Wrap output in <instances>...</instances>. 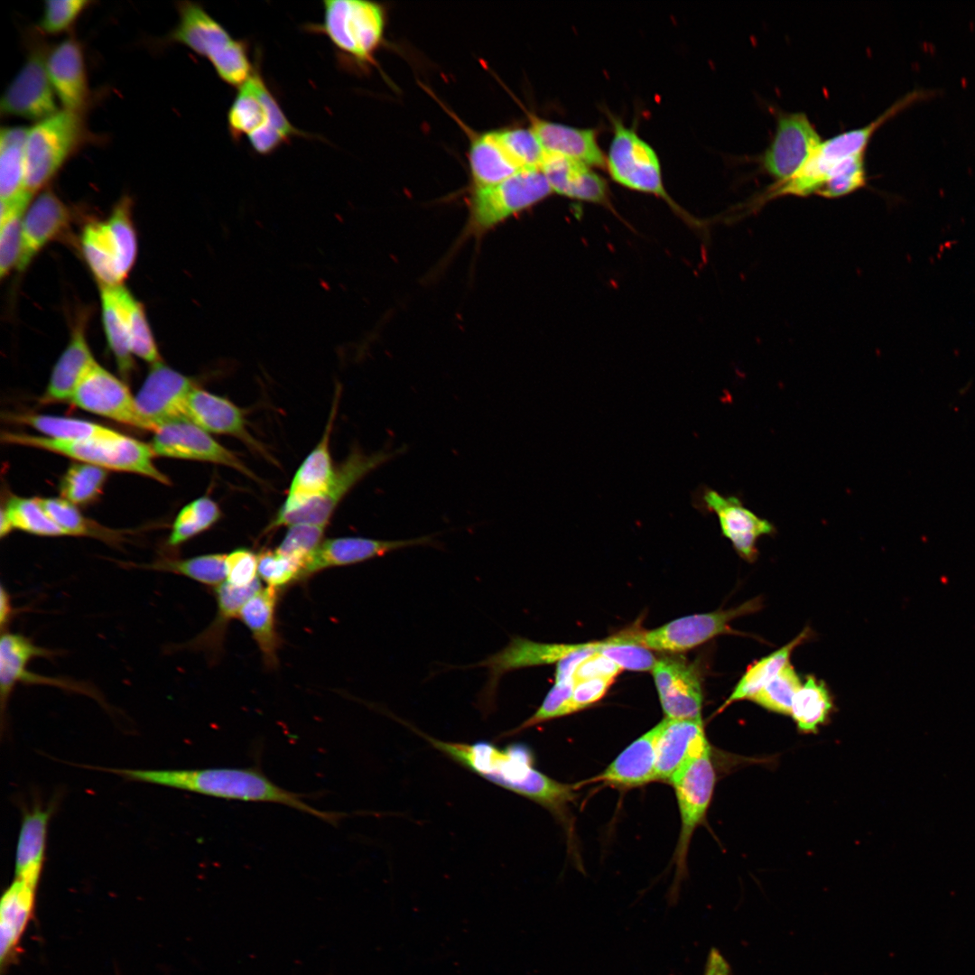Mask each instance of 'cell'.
<instances>
[{"label":"cell","mask_w":975,"mask_h":975,"mask_svg":"<svg viewBox=\"0 0 975 975\" xmlns=\"http://www.w3.org/2000/svg\"><path fill=\"white\" fill-rule=\"evenodd\" d=\"M404 724L460 766L555 813L576 796L574 785L552 779L535 767L534 754L525 744L500 748L488 741H443Z\"/></svg>","instance_id":"cell-1"},{"label":"cell","mask_w":975,"mask_h":975,"mask_svg":"<svg viewBox=\"0 0 975 975\" xmlns=\"http://www.w3.org/2000/svg\"><path fill=\"white\" fill-rule=\"evenodd\" d=\"M125 779L192 792L226 800L270 803L291 807L336 825L345 816L319 810L304 801V795L276 785L255 767H211L200 769L107 768Z\"/></svg>","instance_id":"cell-2"},{"label":"cell","mask_w":975,"mask_h":975,"mask_svg":"<svg viewBox=\"0 0 975 975\" xmlns=\"http://www.w3.org/2000/svg\"><path fill=\"white\" fill-rule=\"evenodd\" d=\"M177 11L178 23L168 40L207 59L226 84L237 88L245 83L255 70L247 43L234 38L198 3L179 2Z\"/></svg>","instance_id":"cell-3"},{"label":"cell","mask_w":975,"mask_h":975,"mask_svg":"<svg viewBox=\"0 0 975 975\" xmlns=\"http://www.w3.org/2000/svg\"><path fill=\"white\" fill-rule=\"evenodd\" d=\"M228 111L230 136L238 142L246 137L253 151L269 155L296 136L310 135L289 121L278 100L264 79L258 63L249 79L237 88Z\"/></svg>","instance_id":"cell-4"},{"label":"cell","mask_w":975,"mask_h":975,"mask_svg":"<svg viewBox=\"0 0 975 975\" xmlns=\"http://www.w3.org/2000/svg\"><path fill=\"white\" fill-rule=\"evenodd\" d=\"M1 439L8 444L48 450L107 470L135 473L162 484L170 483L168 478L154 465L155 455L150 444L118 432L107 437L77 441L9 432H4Z\"/></svg>","instance_id":"cell-5"},{"label":"cell","mask_w":975,"mask_h":975,"mask_svg":"<svg viewBox=\"0 0 975 975\" xmlns=\"http://www.w3.org/2000/svg\"><path fill=\"white\" fill-rule=\"evenodd\" d=\"M933 91L915 88L897 99L874 121L863 127L850 130L822 142L804 166L791 179L776 182L768 189L766 198L782 195L808 196L817 194L831 172L843 161L865 154L876 130L886 121L917 100L932 95Z\"/></svg>","instance_id":"cell-6"},{"label":"cell","mask_w":975,"mask_h":975,"mask_svg":"<svg viewBox=\"0 0 975 975\" xmlns=\"http://www.w3.org/2000/svg\"><path fill=\"white\" fill-rule=\"evenodd\" d=\"M322 8V22L306 29L325 35L340 61L358 67L370 64L384 39V7L363 0H326Z\"/></svg>","instance_id":"cell-7"},{"label":"cell","mask_w":975,"mask_h":975,"mask_svg":"<svg viewBox=\"0 0 975 975\" xmlns=\"http://www.w3.org/2000/svg\"><path fill=\"white\" fill-rule=\"evenodd\" d=\"M83 112L60 109L28 128L25 142V188L42 190L66 161L84 144Z\"/></svg>","instance_id":"cell-8"},{"label":"cell","mask_w":975,"mask_h":975,"mask_svg":"<svg viewBox=\"0 0 975 975\" xmlns=\"http://www.w3.org/2000/svg\"><path fill=\"white\" fill-rule=\"evenodd\" d=\"M552 193L541 169L522 170L497 184L473 189L464 234L478 238Z\"/></svg>","instance_id":"cell-9"},{"label":"cell","mask_w":975,"mask_h":975,"mask_svg":"<svg viewBox=\"0 0 975 975\" xmlns=\"http://www.w3.org/2000/svg\"><path fill=\"white\" fill-rule=\"evenodd\" d=\"M610 118L613 136L606 155V167L611 178L623 187L664 200L686 221L691 220L692 217L666 191L660 161L654 148L620 119Z\"/></svg>","instance_id":"cell-10"},{"label":"cell","mask_w":975,"mask_h":975,"mask_svg":"<svg viewBox=\"0 0 975 975\" xmlns=\"http://www.w3.org/2000/svg\"><path fill=\"white\" fill-rule=\"evenodd\" d=\"M404 449L380 450L366 453L360 448H353L348 457L335 470L330 488L324 494L286 511L279 510L266 527L270 532L281 526L314 525L327 526L332 514L344 497L368 473L403 453Z\"/></svg>","instance_id":"cell-11"},{"label":"cell","mask_w":975,"mask_h":975,"mask_svg":"<svg viewBox=\"0 0 975 975\" xmlns=\"http://www.w3.org/2000/svg\"><path fill=\"white\" fill-rule=\"evenodd\" d=\"M761 599H750L737 608L710 613L694 614L674 619L649 631L627 630L622 636L649 650L681 652L696 647L722 634H736L730 622L757 611Z\"/></svg>","instance_id":"cell-12"},{"label":"cell","mask_w":975,"mask_h":975,"mask_svg":"<svg viewBox=\"0 0 975 975\" xmlns=\"http://www.w3.org/2000/svg\"><path fill=\"white\" fill-rule=\"evenodd\" d=\"M34 35L29 39L27 57L4 92L0 110L5 116L39 122L60 109L47 71L48 45Z\"/></svg>","instance_id":"cell-13"},{"label":"cell","mask_w":975,"mask_h":975,"mask_svg":"<svg viewBox=\"0 0 975 975\" xmlns=\"http://www.w3.org/2000/svg\"><path fill=\"white\" fill-rule=\"evenodd\" d=\"M89 413L135 428L155 432L127 385L95 362L80 380L70 401Z\"/></svg>","instance_id":"cell-14"},{"label":"cell","mask_w":975,"mask_h":975,"mask_svg":"<svg viewBox=\"0 0 975 975\" xmlns=\"http://www.w3.org/2000/svg\"><path fill=\"white\" fill-rule=\"evenodd\" d=\"M715 782L716 774L710 752L685 765L669 782L675 792L681 818V830L674 859L677 875L682 874L685 870L692 836L705 818Z\"/></svg>","instance_id":"cell-15"},{"label":"cell","mask_w":975,"mask_h":975,"mask_svg":"<svg viewBox=\"0 0 975 975\" xmlns=\"http://www.w3.org/2000/svg\"><path fill=\"white\" fill-rule=\"evenodd\" d=\"M822 142L804 113L778 112L774 136L760 157V164L776 182L787 181L804 166Z\"/></svg>","instance_id":"cell-16"},{"label":"cell","mask_w":975,"mask_h":975,"mask_svg":"<svg viewBox=\"0 0 975 975\" xmlns=\"http://www.w3.org/2000/svg\"><path fill=\"white\" fill-rule=\"evenodd\" d=\"M150 444L155 456L211 462L229 467L259 481L257 476L232 450L190 421L166 423L153 432Z\"/></svg>","instance_id":"cell-17"},{"label":"cell","mask_w":975,"mask_h":975,"mask_svg":"<svg viewBox=\"0 0 975 975\" xmlns=\"http://www.w3.org/2000/svg\"><path fill=\"white\" fill-rule=\"evenodd\" d=\"M197 385L191 378L162 362L152 367L135 396L142 413L157 428L188 420V403Z\"/></svg>","instance_id":"cell-18"},{"label":"cell","mask_w":975,"mask_h":975,"mask_svg":"<svg viewBox=\"0 0 975 975\" xmlns=\"http://www.w3.org/2000/svg\"><path fill=\"white\" fill-rule=\"evenodd\" d=\"M696 506L702 511L716 514L722 534L731 542L737 552L748 561H754L757 556V539L775 533L772 523L745 507L737 497H725L710 488H704L699 493Z\"/></svg>","instance_id":"cell-19"},{"label":"cell","mask_w":975,"mask_h":975,"mask_svg":"<svg viewBox=\"0 0 975 975\" xmlns=\"http://www.w3.org/2000/svg\"><path fill=\"white\" fill-rule=\"evenodd\" d=\"M652 673L666 718L701 720V679L693 664L678 657H663L656 660Z\"/></svg>","instance_id":"cell-20"},{"label":"cell","mask_w":975,"mask_h":975,"mask_svg":"<svg viewBox=\"0 0 975 975\" xmlns=\"http://www.w3.org/2000/svg\"><path fill=\"white\" fill-rule=\"evenodd\" d=\"M433 543L432 535L404 540H378L359 536L326 539L305 563L301 581L330 568L353 565L403 548Z\"/></svg>","instance_id":"cell-21"},{"label":"cell","mask_w":975,"mask_h":975,"mask_svg":"<svg viewBox=\"0 0 975 975\" xmlns=\"http://www.w3.org/2000/svg\"><path fill=\"white\" fill-rule=\"evenodd\" d=\"M710 752L702 720L665 718L656 741V781L670 782L685 765Z\"/></svg>","instance_id":"cell-22"},{"label":"cell","mask_w":975,"mask_h":975,"mask_svg":"<svg viewBox=\"0 0 975 975\" xmlns=\"http://www.w3.org/2000/svg\"><path fill=\"white\" fill-rule=\"evenodd\" d=\"M47 71L62 109L83 112L89 100V88L84 53L74 37L50 48Z\"/></svg>","instance_id":"cell-23"},{"label":"cell","mask_w":975,"mask_h":975,"mask_svg":"<svg viewBox=\"0 0 975 975\" xmlns=\"http://www.w3.org/2000/svg\"><path fill=\"white\" fill-rule=\"evenodd\" d=\"M70 217L66 204L51 190H42L32 200L22 221L19 271L25 269L43 246L68 228Z\"/></svg>","instance_id":"cell-24"},{"label":"cell","mask_w":975,"mask_h":975,"mask_svg":"<svg viewBox=\"0 0 975 975\" xmlns=\"http://www.w3.org/2000/svg\"><path fill=\"white\" fill-rule=\"evenodd\" d=\"M188 419L206 431L236 437L255 451H266L249 432L244 412L227 398L196 386L189 398Z\"/></svg>","instance_id":"cell-25"},{"label":"cell","mask_w":975,"mask_h":975,"mask_svg":"<svg viewBox=\"0 0 975 975\" xmlns=\"http://www.w3.org/2000/svg\"><path fill=\"white\" fill-rule=\"evenodd\" d=\"M578 646L579 644L539 643L514 636L501 651L471 666L488 668L490 676L485 697L490 705L489 700L495 694L502 674L524 667L557 664Z\"/></svg>","instance_id":"cell-26"},{"label":"cell","mask_w":975,"mask_h":975,"mask_svg":"<svg viewBox=\"0 0 975 975\" xmlns=\"http://www.w3.org/2000/svg\"><path fill=\"white\" fill-rule=\"evenodd\" d=\"M338 405L339 396H336L322 437L295 472L287 497L279 510L292 509L320 496L332 484L336 469L332 466L330 441Z\"/></svg>","instance_id":"cell-27"},{"label":"cell","mask_w":975,"mask_h":975,"mask_svg":"<svg viewBox=\"0 0 975 975\" xmlns=\"http://www.w3.org/2000/svg\"><path fill=\"white\" fill-rule=\"evenodd\" d=\"M530 127L547 154L562 156L590 167L606 166V155L594 129L552 122L534 115L530 116Z\"/></svg>","instance_id":"cell-28"},{"label":"cell","mask_w":975,"mask_h":975,"mask_svg":"<svg viewBox=\"0 0 975 975\" xmlns=\"http://www.w3.org/2000/svg\"><path fill=\"white\" fill-rule=\"evenodd\" d=\"M541 171L552 192L572 200L610 206L608 184L592 167L546 153Z\"/></svg>","instance_id":"cell-29"},{"label":"cell","mask_w":975,"mask_h":975,"mask_svg":"<svg viewBox=\"0 0 975 975\" xmlns=\"http://www.w3.org/2000/svg\"><path fill=\"white\" fill-rule=\"evenodd\" d=\"M87 318L86 314L78 317L70 339L52 369L42 404L70 403L80 380L96 362L87 340Z\"/></svg>","instance_id":"cell-30"},{"label":"cell","mask_w":975,"mask_h":975,"mask_svg":"<svg viewBox=\"0 0 975 975\" xmlns=\"http://www.w3.org/2000/svg\"><path fill=\"white\" fill-rule=\"evenodd\" d=\"M660 723L627 746L594 782L618 788H633L656 781V741Z\"/></svg>","instance_id":"cell-31"},{"label":"cell","mask_w":975,"mask_h":975,"mask_svg":"<svg viewBox=\"0 0 975 975\" xmlns=\"http://www.w3.org/2000/svg\"><path fill=\"white\" fill-rule=\"evenodd\" d=\"M52 807L35 803L23 812L15 851V878L37 888L43 869Z\"/></svg>","instance_id":"cell-32"},{"label":"cell","mask_w":975,"mask_h":975,"mask_svg":"<svg viewBox=\"0 0 975 975\" xmlns=\"http://www.w3.org/2000/svg\"><path fill=\"white\" fill-rule=\"evenodd\" d=\"M279 590L262 588L240 608L237 618L247 627L261 653L265 665L274 669L278 665L281 636L276 627V607Z\"/></svg>","instance_id":"cell-33"},{"label":"cell","mask_w":975,"mask_h":975,"mask_svg":"<svg viewBox=\"0 0 975 975\" xmlns=\"http://www.w3.org/2000/svg\"><path fill=\"white\" fill-rule=\"evenodd\" d=\"M261 589L259 579L248 587H234L224 581L214 588L217 601L215 618L206 629L185 644L183 647L201 651L210 660L216 661L222 653L229 622L237 618L242 606Z\"/></svg>","instance_id":"cell-34"},{"label":"cell","mask_w":975,"mask_h":975,"mask_svg":"<svg viewBox=\"0 0 975 975\" xmlns=\"http://www.w3.org/2000/svg\"><path fill=\"white\" fill-rule=\"evenodd\" d=\"M37 888L14 878L0 902V961L2 966L14 951L34 910Z\"/></svg>","instance_id":"cell-35"},{"label":"cell","mask_w":975,"mask_h":975,"mask_svg":"<svg viewBox=\"0 0 975 975\" xmlns=\"http://www.w3.org/2000/svg\"><path fill=\"white\" fill-rule=\"evenodd\" d=\"M80 245L85 260L100 286L122 284L125 278L106 220L88 223L82 231Z\"/></svg>","instance_id":"cell-36"},{"label":"cell","mask_w":975,"mask_h":975,"mask_svg":"<svg viewBox=\"0 0 975 975\" xmlns=\"http://www.w3.org/2000/svg\"><path fill=\"white\" fill-rule=\"evenodd\" d=\"M469 162L473 189L497 184L522 171L504 152L493 131L471 139Z\"/></svg>","instance_id":"cell-37"},{"label":"cell","mask_w":975,"mask_h":975,"mask_svg":"<svg viewBox=\"0 0 975 975\" xmlns=\"http://www.w3.org/2000/svg\"><path fill=\"white\" fill-rule=\"evenodd\" d=\"M55 652L36 645L20 633L4 631L0 640V701L2 718L14 690L16 678L29 663L38 657H51Z\"/></svg>","instance_id":"cell-38"},{"label":"cell","mask_w":975,"mask_h":975,"mask_svg":"<svg viewBox=\"0 0 975 975\" xmlns=\"http://www.w3.org/2000/svg\"><path fill=\"white\" fill-rule=\"evenodd\" d=\"M28 128L6 126L0 134V196L8 200L26 190L25 142Z\"/></svg>","instance_id":"cell-39"},{"label":"cell","mask_w":975,"mask_h":975,"mask_svg":"<svg viewBox=\"0 0 975 975\" xmlns=\"http://www.w3.org/2000/svg\"><path fill=\"white\" fill-rule=\"evenodd\" d=\"M226 555L209 553L189 558L162 557L152 562L131 565L148 571L183 576L200 584L216 588L226 580Z\"/></svg>","instance_id":"cell-40"},{"label":"cell","mask_w":975,"mask_h":975,"mask_svg":"<svg viewBox=\"0 0 975 975\" xmlns=\"http://www.w3.org/2000/svg\"><path fill=\"white\" fill-rule=\"evenodd\" d=\"M33 194L24 190L14 198L1 200L0 275L5 277L18 265L22 248V221Z\"/></svg>","instance_id":"cell-41"},{"label":"cell","mask_w":975,"mask_h":975,"mask_svg":"<svg viewBox=\"0 0 975 975\" xmlns=\"http://www.w3.org/2000/svg\"><path fill=\"white\" fill-rule=\"evenodd\" d=\"M128 332L133 355L154 365L162 362L144 305L123 284L113 286Z\"/></svg>","instance_id":"cell-42"},{"label":"cell","mask_w":975,"mask_h":975,"mask_svg":"<svg viewBox=\"0 0 975 975\" xmlns=\"http://www.w3.org/2000/svg\"><path fill=\"white\" fill-rule=\"evenodd\" d=\"M807 629L788 644L761 658L748 667L735 686L720 710L732 702L751 700L763 687L774 679L789 663L793 650L807 637Z\"/></svg>","instance_id":"cell-43"},{"label":"cell","mask_w":975,"mask_h":975,"mask_svg":"<svg viewBox=\"0 0 975 975\" xmlns=\"http://www.w3.org/2000/svg\"><path fill=\"white\" fill-rule=\"evenodd\" d=\"M13 419L32 427L45 437L60 441H84L117 432L103 425L75 418L25 413L14 415Z\"/></svg>","instance_id":"cell-44"},{"label":"cell","mask_w":975,"mask_h":975,"mask_svg":"<svg viewBox=\"0 0 975 975\" xmlns=\"http://www.w3.org/2000/svg\"><path fill=\"white\" fill-rule=\"evenodd\" d=\"M102 321L108 343L120 373L127 376L134 368L133 352L125 320L113 286H100Z\"/></svg>","instance_id":"cell-45"},{"label":"cell","mask_w":975,"mask_h":975,"mask_svg":"<svg viewBox=\"0 0 975 975\" xmlns=\"http://www.w3.org/2000/svg\"><path fill=\"white\" fill-rule=\"evenodd\" d=\"M36 498L65 536H89L109 543L120 541L121 534L88 520L79 512L78 506L68 500L62 497Z\"/></svg>","instance_id":"cell-46"},{"label":"cell","mask_w":975,"mask_h":975,"mask_svg":"<svg viewBox=\"0 0 975 975\" xmlns=\"http://www.w3.org/2000/svg\"><path fill=\"white\" fill-rule=\"evenodd\" d=\"M831 707V696L824 683L810 676L795 693L790 715L800 731L816 732Z\"/></svg>","instance_id":"cell-47"},{"label":"cell","mask_w":975,"mask_h":975,"mask_svg":"<svg viewBox=\"0 0 975 975\" xmlns=\"http://www.w3.org/2000/svg\"><path fill=\"white\" fill-rule=\"evenodd\" d=\"M218 505L209 497H199L186 505L177 515L167 544L178 547L209 530L221 517Z\"/></svg>","instance_id":"cell-48"},{"label":"cell","mask_w":975,"mask_h":975,"mask_svg":"<svg viewBox=\"0 0 975 975\" xmlns=\"http://www.w3.org/2000/svg\"><path fill=\"white\" fill-rule=\"evenodd\" d=\"M107 475V469L100 467L83 462L73 463L60 481V494L76 506L88 504L100 495Z\"/></svg>","instance_id":"cell-49"},{"label":"cell","mask_w":975,"mask_h":975,"mask_svg":"<svg viewBox=\"0 0 975 975\" xmlns=\"http://www.w3.org/2000/svg\"><path fill=\"white\" fill-rule=\"evenodd\" d=\"M106 222L117 251L122 275L125 279L137 255V237L132 218L131 199L127 196L122 197Z\"/></svg>","instance_id":"cell-50"},{"label":"cell","mask_w":975,"mask_h":975,"mask_svg":"<svg viewBox=\"0 0 975 975\" xmlns=\"http://www.w3.org/2000/svg\"><path fill=\"white\" fill-rule=\"evenodd\" d=\"M2 510L8 517L13 530L17 529L40 536H65L37 498L12 497Z\"/></svg>","instance_id":"cell-51"},{"label":"cell","mask_w":975,"mask_h":975,"mask_svg":"<svg viewBox=\"0 0 975 975\" xmlns=\"http://www.w3.org/2000/svg\"><path fill=\"white\" fill-rule=\"evenodd\" d=\"M509 159L520 170L541 169L546 153L529 126L493 131Z\"/></svg>","instance_id":"cell-52"},{"label":"cell","mask_w":975,"mask_h":975,"mask_svg":"<svg viewBox=\"0 0 975 975\" xmlns=\"http://www.w3.org/2000/svg\"><path fill=\"white\" fill-rule=\"evenodd\" d=\"M801 686L798 674L788 663L751 701L771 711L790 714L794 697Z\"/></svg>","instance_id":"cell-53"},{"label":"cell","mask_w":975,"mask_h":975,"mask_svg":"<svg viewBox=\"0 0 975 975\" xmlns=\"http://www.w3.org/2000/svg\"><path fill=\"white\" fill-rule=\"evenodd\" d=\"M616 663L622 670H653L656 659L649 649L626 640L620 634L599 641L597 650Z\"/></svg>","instance_id":"cell-54"},{"label":"cell","mask_w":975,"mask_h":975,"mask_svg":"<svg viewBox=\"0 0 975 975\" xmlns=\"http://www.w3.org/2000/svg\"><path fill=\"white\" fill-rule=\"evenodd\" d=\"M303 565L276 550H265L258 554V575L268 587L281 590L301 581Z\"/></svg>","instance_id":"cell-55"},{"label":"cell","mask_w":975,"mask_h":975,"mask_svg":"<svg viewBox=\"0 0 975 975\" xmlns=\"http://www.w3.org/2000/svg\"><path fill=\"white\" fill-rule=\"evenodd\" d=\"M864 155L852 156L840 162L817 194L829 199L839 198L864 187L867 182Z\"/></svg>","instance_id":"cell-56"},{"label":"cell","mask_w":975,"mask_h":975,"mask_svg":"<svg viewBox=\"0 0 975 975\" xmlns=\"http://www.w3.org/2000/svg\"><path fill=\"white\" fill-rule=\"evenodd\" d=\"M325 529V526L314 525L290 526L275 550L301 562L304 568L311 555L322 543Z\"/></svg>","instance_id":"cell-57"},{"label":"cell","mask_w":975,"mask_h":975,"mask_svg":"<svg viewBox=\"0 0 975 975\" xmlns=\"http://www.w3.org/2000/svg\"><path fill=\"white\" fill-rule=\"evenodd\" d=\"M91 3L88 0L46 1L37 30L42 34L62 33L72 27Z\"/></svg>","instance_id":"cell-58"},{"label":"cell","mask_w":975,"mask_h":975,"mask_svg":"<svg viewBox=\"0 0 975 975\" xmlns=\"http://www.w3.org/2000/svg\"><path fill=\"white\" fill-rule=\"evenodd\" d=\"M258 555L252 550L237 548L226 555V582L234 587H248L258 580Z\"/></svg>","instance_id":"cell-59"},{"label":"cell","mask_w":975,"mask_h":975,"mask_svg":"<svg viewBox=\"0 0 975 975\" xmlns=\"http://www.w3.org/2000/svg\"><path fill=\"white\" fill-rule=\"evenodd\" d=\"M613 682V679L607 678L576 681L570 702V714L586 709L601 700Z\"/></svg>","instance_id":"cell-60"},{"label":"cell","mask_w":975,"mask_h":975,"mask_svg":"<svg viewBox=\"0 0 975 975\" xmlns=\"http://www.w3.org/2000/svg\"><path fill=\"white\" fill-rule=\"evenodd\" d=\"M621 671L616 663L596 651L579 665L573 677L575 682L592 678L614 680Z\"/></svg>","instance_id":"cell-61"},{"label":"cell","mask_w":975,"mask_h":975,"mask_svg":"<svg viewBox=\"0 0 975 975\" xmlns=\"http://www.w3.org/2000/svg\"><path fill=\"white\" fill-rule=\"evenodd\" d=\"M599 642L580 644L569 655L562 658L556 665L555 682L572 678L579 665L599 648Z\"/></svg>","instance_id":"cell-62"},{"label":"cell","mask_w":975,"mask_h":975,"mask_svg":"<svg viewBox=\"0 0 975 975\" xmlns=\"http://www.w3.org/2000/svg\"><path fill=\"white\" fill-rule=\"evenodd\" d=\"M704 975H729L728 962L716 949L709 953Z\"/></svg>","instance_id":"cell-63"},{"label":"cell","mask_w":975,"mask_h":975,"mask_svg":"<svg viewBox=\"0 0 975 975\" xmlns=\"http://www.w3.org/2000/svg\"><path fill=\"white\" fill-rule=\"evenodd\" d=\"M0 623L2 631H5L14 614V608L8 591L2 585L0 597Z\"/></svg>","instance_id":"cell-64"}]
</instances>
